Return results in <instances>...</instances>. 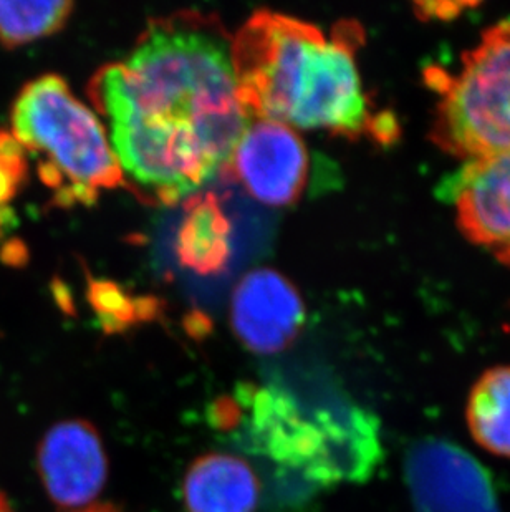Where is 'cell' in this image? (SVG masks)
<instances>
[{
  "instance_id": "obj_1",
  "label": "cell",
  "mask_w": 510,
  "mask_h": 512,
  "mask_svg": "<svg viewBox=\"0 0 510 512\" xmlns=\"http://www.w3.org/2000/svg\"><path fill=\"white\" fill-rule=\"evenodd\" d=\"M231 45L216 15L178 12L151 20L126 60L93 77L111 150L145 198L173 204L226 171L252 121Z\"/></svg>"
},
{
  "instance_id": "obj_2",
  "label": "cell",
  "mask_w": 510,
  "mask_h": 512,
  "mask_svg": "<svg viewBox=\"0 0 510 512\" xmlns=\"http://www.w3.org/2000/svg\"><path fill=\"white\" fill-rule=\"evenodd\" d=\"M360 25L343 22L327 37L315 25L269 10L255 12L232 39V65L252 120L302 130L393 140L396 123L373 115L357 54Z\"/></svg>"
},
{
  "instance_id": "obj_3",
  "label": "cell",
  "mask_w": 510,
  "mask_h": 512,
  "mask_svg": "<svg viewBox=\"0 0 510 512\" xmlns=\"http://www.w3.org/2000/svg\"><path fill=\"white\" fill-rule=\"evenodd\" d=\"M239 421H247L252 448L294 469L307 483L328 486L368 478L380 456V438L365 411L307 413L279 388L244 385L237 393ZM237 428V426H236Z\"/></svg>"
},
{
  "instance_id": "obj_4",
  "label": "cell",
  "mask_w": 510,
  "mask_h": 512,
  "mask_svg": "<svg viewBox=\"0 0 510 512\" xmlns=\"http://www.w3.org/2000/svg\"><path fill=\"white\" fill-rule=\"evenodd\" d=\"M12 135L44 156L40 178L65 203H88L102 189L125 184L105 126L58 75L20 90L12 108Z\"/></svg>"
},
{
  "instance_id": "obj_5",
  "label": "cell",
  "mask_w": 510,
  "mask_h": 512,
  "mask_svg": "<svg viewBox=\"0 0 510 512\" xmlns=\"http://www.w3.org/2000/svg\"><path fill=\"white\" fill-rule=\"evenodd\" d=\"M439 95L433 140L469 161L510 150V20L484 30L454 73L429 70Z\"/></svg>"
},
{
  "instance_id": "obj_6",
  "label": "cell",
  "mask_w": 510,
  "mask_h": 512,
  "mask_svg": "<svg viewBox=\"0 0 510 512\" xmlns=\"http://www.w3.org/2000/svg\"><path fill=\"white\" fill-rule=\"evenodd\" d=\"M405 479L416 512H501L486 469L443 438L413 443L406 453Z\"/></svg>"
},
{
  "instance_id": "obj_7",
  "label": "cell",
  "mask_w": 510,
  "mask_h": 512,
  "mask_svg": "<svg viewBox=\"0 0 510 512\" xmlns=\"http://www.w3.org/2000/svg\"><path fill=\"white\" fill-rule=\"evenodd\" d=\"M441 194L462 234L510 266V150L464 161Z\"/></svg>"
},
{
  "instance_id": "obj_8",
  "label": "cell",
  "mask_w": 510,
  "mask_h": 512,
  "mask_svg": "<svg viewBox=\"0 0 510 512\" xmlns=\"http://www.w3.org/2000/svg\"><path fill=\"white\" fill-rule=\"evenodd\" d=\"M224 174L260 203L285 206L299 199L307 184V148L290 126L254 120L237 143Z\"/></svg>"
},
{
  "instance_id": "obj_9",
  "label": "cell",
  "mask_w": 510,
  "mask_h": 512,
  "mask_svg": "<svg viewBox=\"0 0 510 512\" xmlns=\"http://www.w3.org/2000/svg\"><path fill=\"white\" fill-rule=\"evenodd\" d=\"M37 463L53 503L75 511L93 504L108 476L102 436L85 420L52 426L40 441Z\"/></svg>"
},
{
  "instance_id": "obj_10",
  "label": "cell",
  "mask_w": 510,
  "mask_h": 512,
  "mask_svg": "<svg viewBox=\"0 0 510 512\" xmlns=\"http://www.w3.org/2000/svg\"><path fill=\"white\" fill-rule=\"evenodd\" d=\"M231 322L252 352L277 353L289 347L304 327V302L279 272L259 269L247 274L234 290Z\"/></svg>"
},
{
  "instance_id": "obj_11",
  "label": "cell",
  "mask_w": 510,
  "mask_h": 512,
  "mask_svg": "<svg viewBox=\"0 0 510 512\" xmlns=\"http://www.w3.org/2000/svg\"><path fill=\"white\" fill-rule=\"evenodd\" d=\"M260 483L251 464L231 453H206L184 476L186 512H255Z\"/></svg>"
},
{
  "instance_id": "obj_12",
  "label": "cell",
  "mask_w": 510,
  "mask_h": 512,
  "mask_svg": "<svg viewBox=\"0 0 510 512\" xmlns=\"http://www.w3.org/2000/svg\"><path fill=\"white\" fill-rule=\"evenodd\" d=\"M179 261L203 276L221 272L231 256V226L211 194L194 198L186 208L176 244Z\"/></svg>"
},
{
  "instance_id": "obj_13",
  "label": "cell",
  "mask_w": 510,
  "mask_h": 512,
  "mask_svg": "<svg viewBox=\"0 0 510 512\" xmlns=\"http://www.w3.org/2000/svg\"><path fill=\"white\" fill-rule=\"evenodd\" d=\"M466 420L477 445L510 458V365L482 373L467 398Z\"/></svg>"
},
{
  "instance_id": "obj_14",
  "label": "cell",
  "mask_w": 510,
  "mask_h": 512,
  "mask_svg": "<svg viewBox=\"0 0 510 512\" xmlns=\"http://www.w3.org/2000/svg\"><path fill=\"white\" fill-rule=\"evenodd\" d=\"M73 5L53 2H0V44L7 49L44 39L62 29Z\"/></svg>"
},
{
  "instance_id": "obj_15",
  "label": "cell",
  "mask_w": 510,
  "mask_h": 512,
  "mask_svg": "<svg viewBox=\"0 0 510 512\" xmlns=\"http://www.w3.org/2000/svg\"><path fill=\"white\" fill-rule=\"evenodd\" d=\"M25 151L10 131H0V234L9 224L10 203L27 179L29 163Z\"/></svg>"
},
{
  "instance_id": "obj_16",
  "label": "cell",
  "mask_w": 510,
  "mask_h": 512,
  "mask_svg": "<svg viewBox=\"0 0 510 512\" xmlns=\"http://www.w3.org/2000/svg\"><path fill=\"white\" fill-rule=\"evenodd\" d=\"M93 292H95V305L103 315L106 329H123L126 324L133 322L135 307L126 302L125 295L121 294L120 290L110 284H95Z\"/></svg>"
},
{
  "instance_id": "obj_17",
  "label": "cell",
  "mask_w": 510,
  "mask_h": 512,
  "mask_svg": "<svg viewBox=\"0 0 510 512\" xmlns=\"http://www.w3.org/2000/svg\"><path fill=\"white\" fill-rule=\"evenodd\" d=\"M73 512H120V509H116L111 504H90V506H85V508Z\"/></svg>"
},
{
  "instance_id": "obj_18",
  "label": "cell",
  "mask_w": 510,
  "mask_h": 512,
  "mask_svg": "<svg viewBox=\"0 0 510 512\" xmlns=\"http://www.w3.org/2000/svg\"><path fill=\"white\" fill-rule=\"evenodd\" d=\"M0 512H12L9 501L5 499V496L2 493H0Z\"/></svg>"
}]
</instances>
